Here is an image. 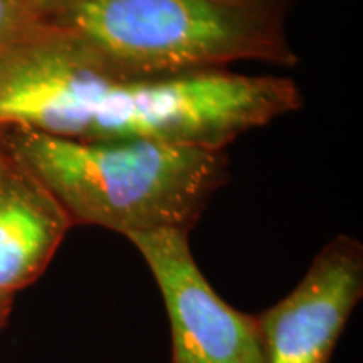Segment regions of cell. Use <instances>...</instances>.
I'll use <instances>...</instances> for the list:
<instances>
[{
  "instance_id": "cell-1",
  "label": "cell",
  "mask_w": 363,
  "mask_h": 363,
  "mask_svg": "<svg viewBox=\"0 0 363 363\" xmlns=\"http://www.w3.org/2000/svg\"><path fill=\"white\" fill-rule=\"evenodd\" d=\"M288 78L227 69L126 78L106 71L69 30L49 24L0 49V128L84 142H153L224 150L301 108Z\"/></svg>"
},
{
  "instance_id": "cell-2",
  "label": "cell",
  "mask_w": 363,
  "mask_h": 363,
  "mask_svg": "<svg viewBox=\"0 0 363 363\" xmlns=\"http://www.w3.org/2000/svg\"><path fill=\"white\" fill-rule=\"evenodd\" d=\"M9 152L49 189L72 225L125 235L192 230L227 182L224 150L125 140L84 142L2 128Z\"/></svg>"
},
{
  "instance_id": "cell-3",
  "label": "cell",
  "mask_w": 363,
  "mask_h": 363,
  "mask_svg": "<svg viewBox=\"0 0 363 363\" xmlns=\"http://www.w3.org/2000/svg\"><path fill=\"white\" fill-rule=\"evenodd\" d=\"M54 26L126 78L217 71L238 61L298 62L283 2L271 0H78Z\"/></svg>"
},
{
  "instance_id": "cell-4",
  "label": "cell",
  "mask_w": 363,
  "mask_h": 363,
  "mask_svg": "<svg viewBox=\"0 0 363 363\" xmlns=\"http://www.w3.org/2000/svg\"><path fill=\"white\" fill-rule=\"evenodd\" d=\"M189 230L130 235L165 301L172 363H266L257 315L238 311L214 291L190 251Z\"/></svg>"
},
{
  "instance_id": "cell-5",
  "label": "cell",
  "mask_w": 363,
  "mask_h": 363,
  "mask_svg": "<svg viewBox=\"0 0 363 363\" xmlns=\"http://www.w3.org/2000/svg\"><path fill=\"white\" fill-rule=\"evenodd\" d=\"M363 296V246L337 235L288 296L257 315L266 363H330Z\"/></svg>"
},
{
  "instance_id": "cell-6",
  "label": "cell",
  "mask_w": 363,
  "mask_h": 363,
  "mask_svg": "<svg viewBox=\"0 0 363 363\" xmlns=\"http://www.w3.org/2000/svg\"><path fill=\"white\" fill-rule=\"evenodd\" d=\"M72 222L57 199L0 145V296L27 288L48 269Z\"/></svg>"
},
{
  "instance_id": "cell-7",
  "label": "cell",
  "mask_w": 363,
  "mask_h": 363,
  "mask_svg": "<svg viewBox=\"0 0 363 363\" xmlns=\"http://www.w3.org/2000/svg\"><path fill=\"white\" fill-rule=\"evenodd\" d=\"M49 24L29 0H0V49L38 34Z\"/></svg>"
},
{
  "instance_id": "cell-8",
  "label": "cell",
  "mask_w": 363,
  "mask_h": 363,
  "mask_svg": "<svg viewBox=\"0 0 363 363\" xmlns=\"http://www.w3.org/2000/svg\"><path fill=\"white\" fill-rule=\"evenodd\" d=\"M51 24L65 17L78 0H29Z\"/></svg>"
},
{
  "instance_id": "cell-9",
  "label": "cell",
  "mask_w": 363,
  "mask_h": 363,
  "mask_svg": "<svg viewBox=\"0 0 363 363\" xmlns=\"http://www.w3.org/2000/svg\"><path fill=\"white\" fill-rule=\"evenodd\" d=\"M13 298L16 296H11V294H2V296H0V331L4 330V326L7 325L9 316H11Z\"/></svg>"
},
{
  "instance_id": "cell-10",
  "label": "cell",
  "mask_w": 363,
  "mask_h": 363,
  "mask_svg": "<svg viewBox=\"0 0 363 363\" xmlns=\"http://www.w3.org/2000/svg\"><path fill=\"white\" fill-rule=\"evenodd\" d=\"M0 145H2V128H0Z\"/></svg>"
},
{
  "instance_id": "cell-11",
  "label": "cell",
  "mask_w": 363,
  "mask_h": 363,
  "mask_svg": "<svg viewBox=\"0 0 363 363\" xmlns=\"http://www.w3.org/2000/svg\"><path fill=\"white\" fill-rule=\"evenodd\" d=\"M271 2H283V0H271Z\"/></svg>"
}]
</instances>
